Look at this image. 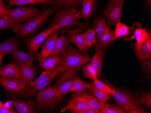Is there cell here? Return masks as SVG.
<instances>
[{"instance_id": "6da1fadb", "label": "cell", "mask_w": 151, "mask_h": 113, "mask_svg": "<svg viewBox=\"0 0 151 113\" xmlns=\"http://www.w3.org/2000/svg\"><path fill=\"white\" fill-rule=\"evenodd\" d=\"M54 11H55L52 9H47L40 11L24 24L18 23L14 25L12 27L13 32L19 38L25 39L36 33Z\"/></svg>"}, {"instance_id": "7a4b0ae2", "label": "cell", "mask_w": 151, "mask_h": 113, "mask_svg": "<svg viewBox=\"0 0 151 113\" xmlns=\"http://www.w3.org/2000/svg\"><path fill=\"white\" fill-rule=\"evenodd\" d=\"M81 18V11H79L77 9L70 7H63L56 14L49 28L57 25L59 26V30L65 31L77 24Z\"/></svg>"}, {"instance_id": "3957f363", "label": "cell", "mask_w": 151, "mask_h": 113, "mask_svg": "<svg viewBox=\"0 0 151 113\" xmlns=\"http://www.w3.org/2000/svg\"><path fill=\"white\" fill-rule=\"evenodd\" d=\"M61 57L63 58V65L65 71L73 72L77 71L87 64L91 59V57L82 54L73 46Z\"/></svg>"}, {"instance_id": "277c9868", "label": "cell", "mask_w": 151, "mask_h": 113, "mask_svg": "<svg viewBox=\"0 0 151 113\" xmlns=\"http://www.w3.org/2000/svg\"><path fill=\"white\" fill-rule=\"evenodd\" d=\"M62 99V96L52 86L38 92L36 99L37 107L39 109H49L58 105Z\"/></svg>"}, {"instance_id": "5b68a950", "label": "cell", "mask_w": 151, "mask_h": 113, "mask_svg": "<svg viewBox=\"0 0 151 113\" xmlns=\"http://www.w3.org/2000/svg\"><path fill=\"white\" fill-rule=\"evenodd\" d=\"M111 88V95L119 106L125 112L131 113V111L141 107L142 104L139 99L129 92L113 87Z\"/></svg>"}, {"instance_id": "8992f818", "label": "cell", "mask_w": 151, "mask_h": 113, "mask_svg": "<svg viewBox=\"0 0 151 113\" xmlns=\"http://www.w3.org/2000/svg\"><path fill=\"white\" fill-rule=\"evenodd\" d=\"M20 76L23 78L25 82V87L19 93V95L25 97H34L35 91L31 86L34 77L37 74V69L33 65H19Z\"/></svg>"}, {"instance_id": "52a82bcc", "label": "cell", "mask_w": 151, "mask_h": 113, "mask_svg": "<svg viewBox=\"0 0 151 113\" xmlns=\"http://www.w3.org/2000/svg\"><path fill=\"white\" fill-rule=\"evenodd\" d=\"M64 71L63 65L51 70L45 71L35 80L32 82L31 87L35 92L41 91L48 86L54 78L62 74Z\"/></svg>"}, {"instance_id": "ba28073f", "label": "cell", "mask_w": 151, "mask_h": 113, "mask_svg": "<svg viewBox=\"0 0 151 113\" xmlns=\"http://www.w3.org/2000/svg\"><path fill=\"white\" fill-rule=\"evenodd\" d=\"M126 0H111L106 7L104 14L109 26L120 22L123 4Z\"/></svg>"}, {"instance_id": "9c48e42d", "label": "cell", "mask_w": 151, "mask_h": 113, "mask_svg": "<svg viewBox=\"0 0 151 113\" xmlns=\"http://www.w3.org/2000/svg\"><path fill=\"white\" fill-rule=\"evenodd\" d=\"M40 12L37 8L29 6H23L8 10L7 16L9 18L15 19L18 23L27 22Z\"/></svg>"}, {"instance_id": "30bf717a", "label": "cell", "mask_w": 151, "mask_h": 113, "mask_svg": "<svg viewBox=\"0 0 151 113\" xmlns=\"http://www.w3.org/2000/svg\"><path fill=\"white\" fill-rule=\"evenodd\" d=\"M78 77L73 72L65 71L60 77L58 81L53 85L55 88L62 96L70 92L75 80Z\"/></svg>"}, {"instance_id": "8fae6325", "label": "cell", "mask_w": 151, "mask_h": 113, "mask_svg": "<svg viewBox=\"0 0 151 113\" xmlns=\"http://www.w3.org/2000/svg\"><path fill=\"white\" fill-rule=\"evenodd\" d=\"M59 26L57 25L52 27L48 28L45 31L40 33L35 37L29 40L26 42V46L29 52L33 55L36 54V51L40 48L41 45L45 41L47 37H49L52 32L55 30H59Z\"/></svg>"}, {"instance_id": "7c38bea8", "label": "cell", "mask_w": 151, "mask_h": 113, "mask_svg": "<svg viewBox=\"0 0 151 113\" xmlns=\"http://www.w3.org/2000/svg\"><path fill=\"white\" fill-rule=\"evenodd\" d=\"M0 85L11 94L16 95L24 89L25 82L22 76L15 78H7L0 76Z\"/></svg>"}, {"instance_id": "4fadbf2b", "label": "cell", "mask_w": 151, "mask_h": 113, "mask_svg": "<svg viewBox=\"0 0 151 113\" xmlns=\"http://www.w3.org/2000/svg\"><path fill=\"white\" fill-rule=\"evenodd\" d=\"M85 24H78L77 27L73 30L68 31V39L73 42L78 48L79 50L87 55L86 50L85 41L83 29L84 28Z\"/></svg>"}, {"instance_id": "5bb4252c", "label": "cell", "mask_w": 151, "mask_h": 113, "mask_svg": "<svg viewBox=\"0 0 151 113\" xmlns=\"http://www.w3.org/2000/svg\"><path fill=\"white\" fill-rule=\"evenodd\" d=\"M58 35V30H56L47 37L42 47L40 53L36 54V58L38 60H43L47 56L52 55Z\"/></svg>"}, {"instance_id": "9a60e30c", "label": "cell", "mask_w": 151, "mask_h": 113, "mask_svg": "<svg viewBox=\"0 0 151 113\" xmlns=\"http://www.w3.org/2000/svg\"><path fill=\"white\" fill-rule=\"evenodd\" d=\"M7 97L11 100L12 103L15 107L16 111L18 113H36L35 109V102L31 100L29 101H24L22 99L16 98L15 97L7 95Z\"/></svg>"}, {"instance_id": "2e32d148", "label": "cell", "mask_w": 151, "mask_h": 113, "mask_svg": "<svg viewBox=\"0 0 151 113\" xmlns=\"http://www.w3.org/2000/svg\"><path fill=\"white\" fill-rule=\"evenodd\" d=\"M82 1L83 0H52L44 5L50 6L55 11L63 7H70L78 10L82 6Z\"/></svg>"}, {"instance_id": "e0dca14e", "label": "cell", "mask_w": 151, "mask_h": 113, "mask_svg": "<svg viewBox=\"0 0 151 113\" xmlns=\"http://www.w3.org/2000/svg\"><path fill=\"white\" fill-rule=\"evenodd\" d=\"M74 96L83 100L86 103L87 107L89 108L101 110L106 103L101 102L98 99L95 97L93 95L89 94L86 91L76 93Z\"/></svg>"}, {"instance_id": "ac0fdd59", "label": "cell", "mask_w": 151, "mask_h": 113, "mask_svg": "<svg viewBox=\"0 0 151 113\" xmlns=\"http://www.w3.org/2000/svg\"><path fill=\"white\" fill-rule=\"evenodd\" d=\"M0 76L7 78L20 77L19 65L15 62H12L3 66L0 68Z\"/></svg>"}, {"instance_id": "d6986e66", "label": "cell", "mask_w": 151, "mask_h": 113, "mask_svg": "<svg viewBox=\"0 0 151 113\" xmlns=\"http://www.w3.org/2000/svg\"><path fill=\"white\" fill-rule=\"evenodd\" d=\"M72 46L70 40L63 35H61L57 39L55 48L52 55L62 57Z\"/></svg>"}, {"instance_id": "ffe728a7", "label": "cell", "mask_w": 151, "mask_h": 113, "mask_svg": "<svg viewBox=\"0 0 151 113\" xmlns=\"http://www.w3.org/2000/svg\"><path fill=\"white\" fill-rule=\"evenodd\" d=\"M41 68L45 71H50L58 68L63 65V58L58 55H50L43 60H39Z\"/></svg>"}, {"instance_id": "44dd1931", "label": "cell", "mask_w": 151, "mask_h": 113, "mask_svg": "<svg viewBox=\"0 0 151 113\" xmlns=\"http://www.w3.org/2000/svg\"><path fill=\"white\" fill-rule=\"evenodd\" d=\"M88 108L86 103L82 99L73 96L68 104L64 106L61 113L67 110H71L72 113H80L81 111Z\"/></svg>"}, {"instance_id": "7402d4cb", "label": "cell", "mask_w": 151, "mask_h": 113, "mask_svg": "<svg viewBox=\"0 0 151 113\" xmlns=\"http://www.w3.org/2000/svg\"><path fill=\"white\" fill-rule=\"evenodd\" d=\"M114 32L113 30L109 29L104 34L96 38L94 44V48L97 50H104L105 48L115 40L114 39Z\"/></svg>"}, {"instance_id": "603a6c76", "label": "cell", "mask_w": 151, "mask_h": 113, "mask_svg": "<svg viewBox=\"0 0 151 113\" xmlns=\"http://www.w3.org/2000/svg\"><path fill=\"white\" fill-rule=\"evenodd\" d=\"M10 55L16 59L19 65H31L34 61V55L29 51L25 52L17 49L14 50Z\"/></svg>"}, {"instance_id": "cb8c5ba5", "label": "cell", "mask_w": 151, "mask_h": 113, "mask_svg": "<svg viewBox=\"0 0 151 113\" xmlns=\"http://www.w3.org/2000/svg\"><path fill=\"white\" fill-rule=\"evenodd\" d=\"M104 53V50H97L95 55L91 57L90 63L96 70L97 77H100L102 75Z\"/></svg>"}, {"instance_id": "d4e9b609", "label": "cell", "mask_w": 151, "mask_h": 113, "mask_svg": "<svg viewBox=\"0 0 151 113\" xmlns=\"http://www.w3.org/2000/svg\"><path fill=\"white\" fill-rule=\"evenodd\" d=\"M136 50L138 58L141 61L151 60V33H149L148 38L141 48Z\"/></svg>"}, {"instance_id": "484cf974", "label": "cell", "mask_w": 151, "mask_h": 113, "mask_svg": "<svg viewBox=\"0 0 151 113\" xmlns=\"http://www.w3.org/2000/svg\"><path fill=\"white\" fill-rule=\"evenodd\" d=\"M18 41L16 38L8 39L3 43H0V52L5 55L10 54L14 50L18 49Z\"/></svg>"}, {"instance_id": "4316f807", "label": "cell", "mask_w": 151, "mask_h": 113, "mask_svg": "<svg viewBox=\"0 0 151 113\" xmlns=\"http://www.w3.org/2000/svg\"><path fill=\"white\" fill-rule=\"evenodd\" d=\"M133 34L136 41L135 45L136 50H138L146 41L149 35V33L144 28H139L134 30Z\"/></svg>"}, {"instance_id": "83f0119b", "label": "cell", "mask_w": 151, "mask_h": 113, "mask_svg": "<svg viewBox=\"0 0 151 113\" xmlns=\"http://www.w3.org/2000/svg\"><path fill=\"white\" fill-rule=\"evenodd\" d=\"M96 5V0H83L81 11L82 18L87 20L92 15Z\"/></svg>"}, {"instance_id": "f1b7e54d", "label": "cell", "mask_w": 151, "mask_h": 113, "mask_svg": "<svg viewBox=\"0 0 151 113\" xmlns=\"http://www.w3.org/2000/svg\"><path fill=\"white\" fill-rule=\"evenodd\" d=\"M87 89L91 92L95 97L103 102L106 103L111 97V95L98 90L95 87L92 83H88Z\"/></svg>"}, {"instance_id": "f546056e", "label": "cell", "mask_w": 151, "mask_h": 113, "mask_svg": "<svg viewBox=\"0 0 151 113\" xmlns=\"http://www.w3.org/2000/svg\"><path fill=\"white\" fill-rule=\"evenodd\" d=\"M94 30L97 35V38L104 34L109 29L106 23V20L103 18L96 19L94 22Z\"/></svg>"}, {"instance_id": "4dcf8cb0", "label": "cell", "mask_w": 151, "mask_h": 113, "mask_svg": "<svg viewBox=\"0 0 151 113\" xmlns=\"http://www.w3.org/2000/svg\"><path fill=\"white\" fill-rule=\"evenodd\" d=\"M114 39L118 38L129 35L130 32V28L127 25L119 22L116 23L114 31Z\"/></svg>"}, {"instance_id": "1f68e13d", "label": "cell", "mask_w": 151, "mask_h": 113, "mask_svg": "<svg viewBox=\"0 0 151 113\" xmlns=\"http://www.w3.org/2000/svg\"><path fill=\"white\" fill-rule=\"evenodd\" d=\"M87 86L88 83L85 82L79 78H77L75 80L70 92H76V93L82 92L87 89Z\"/></svg>"}, {"instance_id": "d6a6232c", "label": "cell", "mask_w": 151, "mask_h": 113, "mask_svg": "<svg viewBox=\"0 0 151 113\" xmlns=\"http://www.w3.org/2000/svg\"><path fill=\"white\" fill-rule=\"evenodd\" d=\"M86 48H90L96 43V33L92 29H88L84 32Z\"/></svg>"}, {"instance_id": "836d02e7", "label": "cell", "mask_w": 151, "mask_h": 113, "mask_svg": "<svg viewBox=\"0 0 151 113\" xmlns=\"http://www.w3.org/2000/svg\"><path fill=\"white\" fill-rule=\"evenodd\" d=\"M82 72H83V75L84 76V77L91 79L93 81L98 79L96 70L91 65L90 63L85 66Z\"/></svg>"}, {"instance_id": "e575fe53", "label": "cell", "mask_w": 151, "mask_h": 113, "mask_svg": "<svg viewBox=\"0 0 151 113\" xmlns=\"http://www.w3.org/2000/svg\"><path fill=\"white\" fill-rule=\"evenodd\" d=\"M17 24H18L17 21L15 19L9 17L0 18V30L11 28Z\"/></svg>"}, {"instance_id": "d590c367", "label": "cell", "mask_w": 151, "mask_h": 113, "mask_svg": "<svg viewBox=\"0 0 151 113\" xmlns=\"http://www.w3.org/2000/svg\"><path fill=\"white\" fill-rule=\"evenodd\" d=\"M125 111L119 106L106 103L101 109V113H124Z\"/></svg>"}, {"instance_id": "8d00e7d4", "label": "cell", "mask_w": 151, "mask_h": 113, "mask_svg": "<svg viewBox=\"0 0 151 113\" xmlns=\"http://www.w3.org/2000/svg\"><path fill=\"white\" fill-rule=\"evenodd\" d=\"M92 84L95 86V87L98 90L106 93L111 95L112 91L111 87L108 86L104 82L100 81L98 79L94 81V82L92 83Z\"/></svg>"}, {"instance_id": "74e56055", "label": "cell", "mask_w": 151, "mask_h": 113, "mask_svg": "<svg viewBox=\"0 0 151 113\" xmlns=\"http://www.w3.org/2000/svg\"><path fill=\"white\" fill-rule=\"evenodd\" d=\"M39 4L36 1L34 0H10L9 2L8 7H11L12 6H23V5H30V4Z\"/></svg>"}, {"instance_id": "f35d334b", "label": "cell", "mask_w": 151, "mask_h": 113, "mask_svg": "<svg viewBox=\"0 0 151 113\" xmlns=\"http://www.w3.org/2000/svg\"><path fill=\"white\" fill-rule=\"evenodd\" d=\"M139 99L142 104H144L151 109V94L150 93H145V94H142Z\"/></svg>"}, {"instance_id": "ab89813d", "label": "cell", "mask_w": 151, "mask_h": 113, "mask_svg": "<svg viewBox=\"0 0 151 113\" xmlns=\"http://www.w3.org/2000/svg\"><path fill=\"white\" fill-rule=\"evenodd\" d=\"M142 61L141 66L142 69L147 73H150L151 69V60H143Z\"/></svg>"}, {"instance_id": "60d3db41", "label": "cell", "mask_w": 151, "mask_h": 113, "mask_svg": "<svg viewBox=\"0 0 151 113\" xmlns=\"http://www.w3.org/2000/svg\"><path fill=\"white\" fill-rule=\"evenodd\" d=\"M8 8L5 6H3L0 3V17L1 18H5L8 17L7 16V11H8Z\"/></svg>"}, {"instance_id": "b9f144b4", "label": "cell", "mask_w": 151, "mask_h": 113, "mask_svg": "<svg viewBox=\"0 0 151 113\" xmlns=\"http://www.w3.org/2000/svg\"><path fill=\"white\" fill-rule=\"evenodd\" d=\"M12 108L6 107L5 105L0 106V113H16Z\"/></svg>"}, {"instance_id": "7bdbcfd3", "label": "cell", "mask_w": 151, "mask_h": 113, "mask_svg": "<svg viewBox=\"0 0 151 113\" xmlns=\"http://www.w3.org/2000/svg\"><path fill=\"white\" fill-rule=\"evenodd\" d=\"M80 113H101V110L87 108L86 109L81 111Z\"/></svg>"}, {"instance_id": "ee69618b", "label": "cell", "mask_w": 151, "mask_h": 113, "mask_svg": "<svg viewBox=\"0 0 151 113\" xmlns=\"http://www.w3.org/2000/svg\"><path fill=\"white\" fill-rule=\"evenodd\" d=\"M147 113V112L145 111V110H143L142 108H141L140 107L138 108L135 110H133V111H131L130 113Z\"/></svg>"}, {"instance_id": "f6af8a7d", "label": "cell", "mask_w": 151, "mask_h": 113, "mask_svg": "<svg viewBox=\"0 0 151 113\" xmlns=\"http://www.w3.org/2000/svg\"><path fill=\"white\" fill-rule=\"evenodd\" d=\"M34 1L38 2L39 4H44L46 2H49L52 0H34Z\"/></svg>"}, {"instance_id": "bcb514c9", "label": "cell", "mask_w": 151, "mask_h": 113, "mask_svg": "<svg viewBox=\"0 0 151 113\" xmlns=\"http://www.w3.org/2000/svg\"><path fill=\"white\" fill-rule=\"evenodd\" d=\"M6 55L2 52H0V67L2 65V59Z\"/></svg>"}, {"instance_id": "7dc6e473", "label": "cell", "mask_w": 151, "mask_h": 113, "mask_svg": "<svg viewBox=\"0 0 151 113\" xmlns=\"http://www.w3.org/2000/svg\"><path fill=\"white\" fill-rule=\"evenodd\" d=\"M147 3H148V5L149 6V7L150 8H151V0H147Z\"/></svg>"}, {"instance_id": "c3c4849f", "label": "cell", "mask_w": 151, "mask_h": 113, "mask_svg": "<svg viewBox=\"0 0 151 113\" xmlns=\"http://www.w3.org/2000/svg\"><path fill=\"white\" fill-rule=\"evenodd\" d=\"M0 3H1V5H3V6H5L4 2H3V0H0Z\"/></svg>"}, {"instance_id": "681fc988", "label": "cell", "mask_w": 151, "mask_h": 113, "mask_svg": "<svg viewBox=\"0 0 151 113\" xmlns=\"http://www.w3.org/2000/svg\"><path fill=\"white\" fill-rule=\"evenodd\" d=\"M3 105H4V104L2 103V102H1V101L0 100V106H3Z\"/></svg>"}, {"instance_id": "f907efd6", "label": "cell", "mask_w": 151, "mask_h": 113, "mask_svg": "<svg viewBox=\"0 0 151 113\" xmlns=\"http://www.w3.org/2000/svg\"><path fill=\"white\" fill-rule=\"evenodd\" d=\"M6 1H10V0H6Z\"/></svg>"}]
</instances>
